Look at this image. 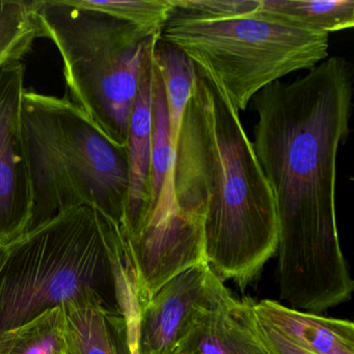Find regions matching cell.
Returning a JSON list of instances; mask_svg holds the SVG:
<instances>
[{"label": "cell", "mask_w": 354, "mask_h": 354, "mask_svg": "<svg viewBox=\"0 0 354 354\" xmlns=\"http://www.w3.org/2000/svg\"><path fill=\"white\" fill-rule=\"evenodd\" d=\"M353 68L331 57L289 84L252 99V142L272 190L277 219V283L290 308L317 313L353 291L335 212L337 161L350 131Z\"/></svg>", "instance_id": "cell-1"}, {"label": "cell", "mask_w": 354, "mask_h": 354, "mask_svg": "<svg viewBox=\"0 0 354 354\" xmlns=\"http://www.w3.org/2000/svg\"><path fill=\"white\" fill-rule=\"evenodd\" d=\"M194 67L176 148V200L202 225L213 272L243 289L277 252L274 198L239 111L209 70Z\"/></svg>", "instance_id": "cell-2"}, {"label": "cell", "mask_w": 354, "mask_h": 354, "mask_svg": "<svg viewBox=\"0 0 354 354\" xmlns=\"http://www.w3.org/2000/svg\"><path fill=\"white\" fill-rule=\"evenodd\" d=\"M90 295L124 318L140 304L122 227L97 209L65 211L0 248V337Z\"/></svg>", "instance_id": "cell-3"}, {"label": "cell", "mask_w": 354, "mask_h": 354, "mask_svg": "<svg viewBox=\"0 0 354 354\" xmlns=\"http://www.w3.org/2000/svg\"><path fill=\"white\" fill-rule=\"evenodd\" d=\"M22 134L32 185L28 232L65 211L88 206L122 227L128 196L126 149L67 95L24 90Z\"/></svg>", "instance_id": "cell-4"}, {"label": "cell", "mask_w": 354, "mask_h": 354, "mask_svg": "<svg viewBox=\"0 0 354 354\" xmlns=\"http://www.w3.org/2000/svg\"><path fill=\"white\" fill-rule=\"evenodd\" d=\"M259 0H233L223 15L201 16L173 5L161 39L214 75L238 111L281 77L328 59L329 36L258 11Z\"/></svg>", "instance_id": "cell-5"}, {"label": "cell", "mask_w": 354, "mask_h": 354, "mask_svg": "<svg viewBox=\"0 0 354 354\" xmlns=\"http://www.w3.org/2000/svg\"><path fill=\"white\" fill-rule=\"evenodd\" d=\"M37 7L44 38L61 53L70 100L126 149L145 53L161 36L66 0H37Z\"/></svg>", "instance_id": "cell-6"}, {"label": "cell", "mask_w": 354, "mask_h": 354, "mask_svg": "<svg viewBox=\"0 0 354 354\" xmlns=\"http://www.w3.org/2000/svg\"><path fill=\"white\" fill-rule=\"evenodd\" d=\"M127 242L142 306L169 279L206 263L202 225L180 209L174 173L167 178L156 204Z\"/></svg>", "instance_id": "cell-7"}, {"label": "cell", "mask_w": 354, "mask_h": 354, "mask_svg": "<svg viewBox=\"0 0 354 354\" xmlns=\"http://www.w3.org/2000/svg\"><path fill=\"white\" fill-rule=\"evenodd\" d=\"M26 65L0 67V248L28 232L32 196L22 134Z\"/></svg>", "instance_id": "cell-8"}, {"label": "cell", "mask_w": 354, "mask_h": 354, "mask_svg": "<svg viewBox=\"0 0 354 354\" xmlns=\"http://www.w3.org/2000/svg\"><path fill=\"white\" fill-rule=\"evenodd\" d=\"M254 301L237 299L217 279L176 347L183 354H274L261 333Z\"/></svg>", "instance_id": "cell-9"}, {"label": "cell", "mask_w": 354, "mask_h": 354, "mask_svg": "<svg viewBox=\"0 0 354 354\" xmlns=\"http://www.w3.org/2000/svg\"><path fill=\"white\" fill-rule=\"evenodd\" d=\"M218 279L202 263L165 283L140 308L138 354H171Z\"/></svg>", "instance_id": "cell-10"}, {"label": "cell", "mask_w": 354, "mask_h": 354, "mask_svg": "<svg viewBox=\"0 0 354 354\" xmlns=\"http://www.w3.org/2000/svg\"><path fill=\"white\" fill-rule=\"evenodd\" d=\"M155 39L145 53L138 93L128 122V196L122 231L129 240L140 229L150 201L151 147H152L153 74Z\"/></svg>", "instance_id": "cell-11"}, {"label": "cell", "mask_w": 354, "mask_h": 354, "mask_svg": "<svg viewBox=\"0 0 354 354\" xmlns=\"http://www.w3.org/2000/svg\"><path fill=\"white\" fill-rule=\"evenodd\" d=\"M252 308L257 318L313 353L354 354L351 321L295 310L271 299L254 302Z\"/></svg>", "instance_id": "cell-12"}, {"label": "cell", "mask_w": 354, "mask_h": 354, "mask_svg": "<svg viewBox=\"0 0 354 354\" xmlns=\"http://www.w3.org/2000/svg\"><path fill=\"white\" fill-rule=\"evenodd\" d=\"M65 314V354H130L128 324L95 296L62 306Z\"/></svg>", "instance_id": "cell-13"}, {"label": "cell", "mask_w": 354, "mask_h": 354, "mask_svg": "<svg viewBox=\"0 0 354 354\" xmlns=\"http://www.w3.org/2000/svg\"><path fill=\"white\" fill-rule=\"evenodd\" d=\"M258 11L296 28L328 36L354 26L353 0H259Z\"/></svg>", "instance_id": "cell-14"}, {"label": "cell", "mask_w": 354, "mask_h": 354, "mask_svg": "<svg viewBox=\"0 0 354 354\" xmlns=\"http://www.w3.org/2000/svg\"><path fill=\"white\" fill-rule=\"evenodd\" d=\"M154 63L165 86L171 145L176 152L184 113L196 80V67L181 49L161 37L155 45Z\"/></svg>", "instance_id": "cell-15"}, {"label": "cell", "mask_w": 354, "mask_h": 354, "mask_svg": "<svg viewBox=\"0 0 354 354\" xmlns=\"http://www.w3.org/2000/svg\"><path fill=\"white\" fill-rule=\"evenodd\" d=\"M44 38L37 0H0V67L21 61Z\"/></svg>", "instance_id": "cell-16"}, {"label": "cell", "mask_w": 354, "mask_h": 354, "mask_svg": "<svg viewBox=\"0 0 354 354\" xmlns=\"http://www.w3.org/2000/svg\"><path fill=\"white\" fill-rule=\"evenodd\" d=\"M0 354H65L63 308L48 310L0 337Z\"/></svg>", "instance_id": "cell-17"}, {"label": "cell", "mask_w": 354, "mask_h": 354, "mask_svg": "<svg viewBox=\"0 0 354 354\" xmlns=\"http://www.w3.org/2000/svg\"><path fill=\"white\" fill-rule=\"evenodd\" d=\"M175 160L176 152L174 150L173 145H171L165 86H163L160 74H159L154 63L150 201H149L147 213L154 207V205L158 201L167 178L174 173Z\"/></svg>", "instance_id": "cell-18"}, {"label": "cell", "mask_w": 354, "mask_h": 354, "mask_svg": "<svg viewBox=\"0 0 354 354\" xmlns=\"http://www.w3.org/2000/svg\"><path fill=\"white\" fill-rule=\"evenodd\" d=\"M70 6L106 14L153 35L161 36L171 0H66Z\"/></svg>", "instance_id": "cell-19"}, {"label": "cell", "mask_w": 354, "mask_h": 354, "mask_svg": "<svg viewBox=\"0 0 354 354\" xmlns=\"http://www.w3.org/2000/svg\"><path fill=\"white\" fill-rule=\"evenodd\" d=\"M260 324L261 333L266 339L270 349L274 354H315L308 351L306 348L298 345L293 339H290L288 335H283L281 331L277 330L274 327L269 325L268 323L258 319Z\"/></svg>", "instance_id": "cell-20"}, {"label": "cell", "mask_w": 354, "mask_h": 354, "mask_svg": "<svg viewBox=\"0 0 354 354\" xmlns=\"http://www.w3.org/2000/svg\"><path fill=\"white\" fill-rule=\"evenodd\" d=\"M171 354H183V353H181V352L176 351V350H174V351L171 352Z\"/></svg>", "instance_id": "cell-21"}]
</instances>
